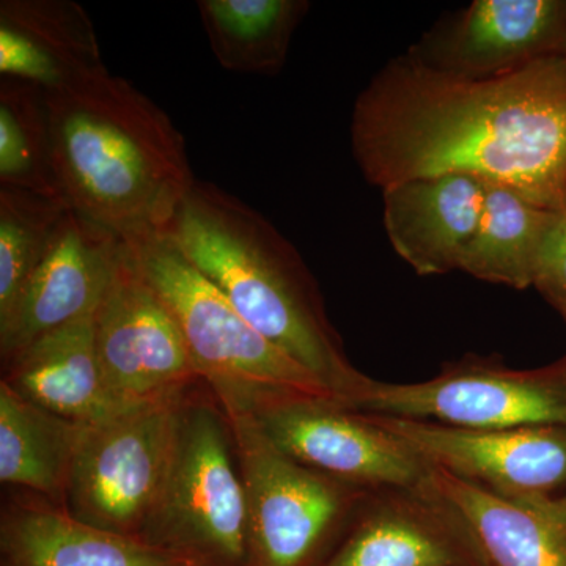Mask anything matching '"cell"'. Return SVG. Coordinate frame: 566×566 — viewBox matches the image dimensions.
<instances>
[{
	"label": "cell",
	"mask_w": 566,
	"mask_h": 566,
	"mask_svg": "<svg viewBox=\"0 0 566 566\" xmlns=\"http://www.w3.org/2000/svg\"><path fill=\"white\" fill-rule=\"evenodd\" d=\"M69 211L62 200L0 188V319L43 262Z\"/></svg>",
	"instance_id": "cb8c5ba5"
},
{
	"label": "cell",
	"mask_w": 566,
	"mask_h": 566,
	"mask_svg": "<svg viewBox=\"0 0 566 566\" xmlns=\"http://www.w3.org/2000/svg\"><path fill=\"white\" fill-rule=\"evenodd\" d=\"M316 566H480L463 536L422 495L379 506Z\"/></svg>",
	"instance_id": "ac0fdd59"
},
{
	"label": "cell",
	"mask_w": 566,
	"mask_h": 566,
	"mask_svg": "<svg viewBox=\"0 0 566 566\" xmlns=\"http://www.w3.org/2000/svg\"><path fill=\"white\" fill-rule=\"evenodd\" d=\"M367 416V415H364ZM427 468L506 497L566 493V428L468 430L423 420L368 416Z\"/></svg>",
	"instance_id": "8fae6325"
},
{
	"label": "cell",
	"mask_w": 566,
	"mask_h": 566,
	"mask_svg": "<svg viewBox=\"0 0 566 566\" xmlns=\"http://www.w3.org/2000/svg\"><path fill=\"white\" fill-rule=\"evenodd\" d=\"M226 416L248 494V566L318 565L334 545L357 488L286 457L252 416Z\"/></svg>",
	"instance_id": "ba28073f"
},
{
	"label": "cell",
	"mask_w": 566,
	"mask_h": 566,
	"mask_svg": "<svg viewBox=\"0 0 566 566\" xmlns=\"http://www.w3.org/2000/svg\"><path fill=\"white\" fill-rule=\"evenodd\" d=\"M167 237L268 340L307 368L334 398L359 371L342 353L311 275L260 212L196 181Z\"/></svg>",
	"instance_id": "3957f363"
},
{
	"label": "cell",
	"mask_w": 566,
	"mask_h": 566,
	"mask_svg": "<svg viewBox=\"0 0 566 566\" xmlns=\"http://www.w3.org/2000/svg\"><path fill=\"white\" fill-rule=\"evenodd\" d=\"M335 405L356 415L397 417L468 428H566V356L536 370H512L486 360L452 364L412 385L376 381L363 374Z\"/></svg>",
	"instance_id": "8992f818"
},
{
	"label": "cell",
	"mask_w": 566,
	"mask_h": 566,
	"mask_svg": "<svg viewBox=\"0 0 566 566\" xmlns=\"http://www.w3.org/2000/svg\"><path fill=\"white\" fill-rule=\"evenodd\" d=\"M551 304H553L554 307L557 308L558 314L564 316V319L566 322V301L565 300H554V301H551Z\"/></svg>",
	"instance_id": "484cf974"
},
{
	"label": "cell",
	"mask_w": 566,
	"mask_h": 566,
	"mask_svg": "<svg viewBox=\"0 0 566 566\" xmlns=\"http://www.w3.org/2000/svg\"><path fill=\"white\" fill-rule=\"evenodd\" d=\"M142 542L200 566H248L249 506L232 428L216 398L188 394L169 474Z\"/></svg>",
	"instance_id": "5b68a950"
},
{
	"label": "cell",
	"mask_w": 566,
	"mask_h": 566,
	"mask_svg": "<svg viewBox=\"0 0 566 566\" xmlns=\"http://www.w3.org/2000/svg\"><path fill=\"white\" fill-rule=\"evenodd\" d=\"M249 416L286 457L345 485L417 493L427 479V464L403 441L331 398H279Z\"/></svg>",
	"instance_id": "9c48e42d"
},
{
	"label": "cell",
	"mask_w": 566,
	"mask_h": 566,
	"mask_svg": "<svg viewBox=\"0 0 566 566\" xmlns=\"http://www.w3.org/2000/svg\"><path fill=\"white\" fill-rule=\"evenodd\" d=\"M556 214L509 189L488 186L482 216L460 270L512 289L534 286L539 249Z\"/></svg>",
	"instance_id": "ffe728a7"
},
{
	"label": "cell",
	"mask_w": 566,
	"mask_h": 566,
	"mask_svg": "<svg viewBox=\"0 0 566 566\" xmlns=\"http://www.w3.org/2000/svg\"><path fill=\"white\" fill-rule=\"evenodd\" d=\"M82 430L0 382V482L63 509Z\"/></svg>",
	"instance_id": "d6986e66"
},
{
	"label": "cell",
	"mask_w": 566,
	"mask_h": 566,
	"mask_svg": "<svg viewBox=\"0 0 566 566\" xmlns=\"http://www.w3.org/2000/svg\"><path fill=\"white\" fill-rule=\"evenodd\" d=\"M417 494L450 521L480 566H566V493L506 497L428 468Z\"/></svg>",
	"instance_id": "4fadbf2b"
},
{
	"label": "cell",
	"mask_w": 566,
	"mask_h": 566,
	"mask_svg": "<svg viewBox=\"0 0 566 566\" xmlns=\"http://www.w3.org/2000/svg\"><path fill=\"white\" fill-rule=\"evenodd\" d=\"M353 150L382 189L464 174L566 210V51L488 77L397 65L354 109Z\"/></svg>",
	"instance_id": "6da1fadb"
},
{
	"label": "cell",
	"mask_w": 566,
	"mask_h": 566,
	"mask_svg": "<svg viewBox=\"0 0 566 566\" xmlns=\"http://www.w3.org/2000/svg\"><path fill=\"white\" fill-rule=\"evenodd\" d=\"M558 222L566 234V210L558 212Z\"/></svg>",
	"instance_id": "4316f807"
},
{
	"label": "cell",
	"mask_w": 566,
	"mask_h": 566,
	"mask_svg": "<svg viewBox=\"0 0 566 566\" xmlns=\"http://www.w3.org/2000/svg\"><path fill=\"white\" fill-rule=\"evenodd\" d=\"M566 32V2L476 0L458 33L460 61L501 66L557 52Z\"/></svg>",
	"instance_id": "44dd1931"
},
{
	"label": "cell",
	"mask_w": 566,
	"mask_h": 566,
	"mask_svg": "<svg viewBox=\"0 0 566 566\" xmlns=\"http://www.w3.org/2000/svg\"><path fill=\"white\" fill-rule=\"evenodd\" d=\"M126 244L117 234L70 210L50 251L0 319V359L33 340L95 316L120 270Z\"/></svg>",
	"instance_id": "7c38bea8"
},
{
	"label": "cell",
	"mask_w": 566,
	"mask_h": 566,
	"mask_svg": "<svg viewBox=\"0 0 566 566\" xmlns=\"http://www.w3.org/2000/svg\"><path fill=\"white\" fill-rule=\"evenodd\" d=\"M125 243L139 273L172 312L200 381L223 412L251 415L279 398L333 400L314 374L245 322L166 233Z\"/></svg>",
	"instance_id": "277c9868"
},
{
	"label": "cell",
	"mask_w": 566,
	"mask_h": 566,
	"mask_svg": "<svg viewBox=\"0 0 566 566\" xmlns=\"http://www.w3.org/2000/svg\"><path fill=\"white\" fill-rule=\"evenodd\" d=\"M534 286L549 301H566V234L558 222V212L539 249Z\"/></svg>",
	"instance_id": "d4e9b609"
},
{
	"label": "cell",
	"mask_w": 566,
	"mask_h": 566,
	"mask_svg": "<svg viewBox=\"0 0 566 566\" xmlns=\"http://www.w3.org/2000/svg\"><path fill=\"white\" fill-rule=\"evenodd\" d=\"M46 96L70 210L123 241L166 233L197 181L172 118L107 69Z\"/></svg>",
	"instance_id": "7a4b0ae2"
},
{
	"label": "cell",
	"mask_w": 566,
	"mask_h": 566,
	"mask_svg": "<svg viewBox=\"0 0 566 566\" xmlns=\"http://www.w3.org/2000/svg\"><path fill=\"white\" fill-rule=\"evenodd\" d=\"M0 188L65 202L52 161L46 92L9 77L0 80Z\"/></svg>",
	"instance_id": "603a6c76"
},
{
	"label": "cell",
	"mask_w": 566,
	"mask_h": 566,
	"mask_svg": "<svg viewBox=\"0 0 566 566\" xmlns=\"http://www.w3.org/2000/svg\"><path fill=\"white\" fill-rule=\"evenodd\" d=\"M106 70L87 11L73 0L0 2V76L61 92Z\"/></svg>",
	"instance_id": "5bb4252c"
},
{
	"label": "cell",
	"mask_w": 566,
	"mask_h": 566,
	"mask_svg": "<svg viewBox=\"0 0 566 566\" xmlns=\"http://www.w3.org/2000/svg\"><path fill=\"white\" fill-rule=\"evenodd\" d=\"M95 338L106 385L125 408L202 382L177 319L137 270L128 245L96 312Z\"/></svg>",
	"instance_id": "30bf717a"
},
{
	"label": "cell",
	"mask_w": 566,
	"mask_h": 566,
	"mask_svg": "<svg viewBox=\"0 0 566 566\" xmlns=\"http://www.w3.org/2000/svg\"><path fill=\"white\" fill-rule=\"evenodd\" d=\"M200 21L216 61L241 74H273L307 3L296 0H199Z\"/></svg>",
	"instance_id": "7402d4cb"
},
{
	"label": "cell",
	"mask_w": 566,
	"mask_h": 566,
	"mask_svg": "<svg viewBox=\"0 0 566 566\" xmlns=\"http://www.w3.org/2000/svg\"><path fill=\"white\" fill-rule=\"evenodd\" d=\"M189 392L84 424L63 510L93 527L140 539L169 474Z\"/></svg>",
	"instance_id": "52a82bcc"
},
{
	"label": "cell",
	"mask_w": 566,
	"mask_h": 566,
	"mask_svg": "<svg viewBox=\"0 0 566 566\" xmlns=\"http://www.w3.org/2000/svg\"><path fill=\"white\" fill-rule=\"evenodd\" d=\"M0 566H200L133 536L93 527L36 495L0 521Z\"/></svg>",
	"instance_id": "e0dca14e"
},
{
	"label": "cell",
	"mask_w": 566,
	"mask_h": 566,
	"mask_svg": "<svg viewBox=\"0 0 566 566\" xmlns=\"http://www.w3.org/2000/svg\"><path fill=\"white\" fill-rule=\"evenodd\" d=\"M2 371L3 385L14 394L74 423L102 422L128 409L112 397L104 379L95 316L41 335Z\"/></svg>",
	"instance_id": "2e32d148"
},
{
	"label": "cell",
	"mask_w": 566,
	"mask_h": 566,
	"mask_svg": "<svg viewBox=\"0 0 566 566\" xmlns=\"http://www.w3.org/2000/svg\"><path fill=\"white\" fill-rule=\"evenodd\" d=\"M488 185L464 174L398 182L385 191V226L395 251L422 275L460 270Z\"/></svg>",
	"instance_id": "9a60e30c"
}]
</instances>
